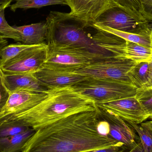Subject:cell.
<instances>
[{"label":"cell","instance_id":"4dcf8cb0","mask_svg":"<svg viewBox=\"0 0 152 152\" xmlns=\"http://www.w3.org/2000/svg\"><path fill=\"white\" fill-rule=\"evenodd\" d=\"M14 0H0V9H5L10 7V4Z\"/></svg>","mask_w":152,"mask_h":152},{"label":"cell","instance_id":"8992f818","mask_svg":"<svg viewBox=\"0 0 152 152\" xmlns=\"http://www.w3.org/2000/svg\"><path fill=\"white\" fill-rule=\"evenodd\" d=\"M137 63L112 55L71 72L89 78L119 80L133 86L127 74Z\"/></svg>","mask_w":152,"mask_h":152},{"label":"cell","instance_id":"5bb4252c","mask_svg":"<svg viewBox=\"0 0 152 152\" xmlns=\"http://www.w3.org/2000/svg\"><path fill=\"white\" fill-rule=\"evenodd\" d=\"M4 79L5 85L10 93L18 90L46 93L48 89L34 74H4Z\"/></svg>","mask_w":152,"mask_h":152},{"label":"cell","instance_id":"d4e9b609","mask_svg":"<svg viewBox=\"0 0 152 152\" xmlns=\"http://www.w3.org/2000/svg\"><path fill=\"white\" fill-rule=\"evenodd\" d=\"M129 14L140 22H148L140 13L141 6L138 0H121Z\"/></svg>","mask_w":152,"mask_h":152},{"label":"cell","instance_id":"ba28073f","mask_svg":"<svg viewBox=\"0 0 152 152\" xmlns=\"http://www.w3.org/2000/svg\"><path fill=\"white\" fill-rule=\"evenodd\" d=\"M70 8L69 14L88 26H94L96 19L113 7H118L129 14L121 0H65Z\"/></svg>","mask_w":152,"mask_h":152},{"label":"cell","instance_id":"4316f807","mask_svg":"<svg viewBox=\"0 0 152 152\" xmlns=\"http://www.w3.org/2000/svg\"><path fill=\"white\" fill-rule=\"evenodd\" d=\"M141 4L140 13L148 22L152 21V0H138Z\"/></svg>","mask_w":152,"mask_h":152},{"label":"cell","instance_id":"5b68a950","mask_svg":"<svg viewBox=\"0 0 152 152\" xmlns=\"http://www.w3.org/2000/svg\"><path fill=\"white\" fill-rule=\"evenodd\" d=\"M72 86L96 104L135 96L137 90L134 86L119 80L89 77Z\"/></svg>","mask_w":152,"mask_h":152},{"label":"cell","instance_id":"e0dca14e","mask_svg":"<svg viewBox=\"0 0 152 152\" xmlns=\"http://www.w3.org/2000/svg\"><path fill=\"white\" fill-rule=\"evenodd\" d=\"M35 131L33 129L8 137L0 138V152H22L27 142Z\"/></svg>","mask_w":152,"mask_h":152},{"label":"cell","instance_id":"4fadbf2b","mask_svg":"<svg viewBox=\"0 0 152 152\" xmlns=\"http://www.w3.org/2000/svg\"><path fill=\"white\" fill-rule=\"evenodd\" d=\"M44 86L49 88L73 86L88 78L69 71L42 68L34 74Z\"/></svg>","mask_w":152,"mask_h":152},{"label":"cell","instance_id":"e575fe53","mask_svg":"<svg viewBox=\"0 0 152 152\" xmlns=\"http://www.w3.org/2000/svg\"><path fill=\"white\" fill-rule=\"evenodd\" d=\"M149 119H151V120H152V115H151V116H150V117H149Z\"/></svg>","mask_w":152,"mask_h":152},{"label":"cell","instance_id":"2e32d148","mask_svg":"<svg viewBox=\"0 0 152 152\" xmlns=\"http://www.w3.org/2000/svg\"><path fill=\"white\" fill-rule=\"evenodd\" d=\"M94 26L97 29L112 34L125 41L137 44L148 49L152 50V31L142 34H133L122 32L113 29L102 25L94 24Z\"/></svg>","mask_w":152,"mask_h":152},{"label":"cell","instance_id":"f1b7e54d","mask_svg":"<svg viewBox=\"0 0 152 152\" xmlns=\"http://www.w3.org/2000/svg\"><path fill=\"white\" fill-rule=\"evenodd\" d=\"M149 74L148 81L143 87L142 88L151 87L152 86V58L149 61Z\"/></svg>","mask_w":152,"mask_h":152},{"label":"cell","instance_id":"277c9868","mask_svg":"<svg viewBox=\"0 0 152 152\" xmlns=\"http://www.w3.org/2000/svg\"><path fill=\"white\" fill-rule=\"evenodd\" d=\"M47 57L42 68L72 72L93 62L110 57L77 46L62 44L49 39Z\"/></svg>","mask_w":152,"mask_h":152},{"label":"cell","instance_id":"ac0fdd59","mask_svg":"<svg viewBox=\"0 0 152 152\" xmlns=\"http://www.w3.org/2000/svg\"><path fill=\"white\" fill-rule=\"evenodd\" d=\"M149 74V62L137 64L127 74L133 86L137 89L142 88L148 81Z\"/></svg>","mask_w":152,"mask_h":152},{"label":"cell","instance_id":"d6986e66","mask_svg":"<svg viewBox=\"0 0 152 152\" xmlns=\"http://www.w3.org/2000/svg\"><path fill=\"white\" fill-rule=\"evenodd\" d=\"M14 3L10 5V9L15 12L18 9L26 10L32 8H41L49 5H67L65 0H14Z\"/></svg>","mask_w":152,"mask_h":152},{"label":"cell","instance_id":"52a82bcc","mask_svg":"<svg viewBox=\"0 0 152 152\" xmlns=\"http://www.w3.org/2000/svg\"><path fill=\"white\" fill-rule=\"evenodd\" d=\"M46 43L30 46L1 65L4 75L34 74L42 68L47 57Z\"/></svg>","mask_w":152,"mask_h":152},{"label":"cell","instance_id":"ffe728a7","mask_svg":"<svg viewBox=\"0 0 152 152\" xmlns=\"http://www.w3.org/2000/svg\"><path fill=\"white\" fill-rule=\"evenodd\" d=\"M29 128L18 121L0 120V138L21 134Z\"/></svg>","mask_w":152,"mask_h":152},{"label":"cell","instance_id":"1f68e13d","mask_svg":"<svg viewBox=\"0 0 152 152\" xmlns=\"http://www.w3.org/2000/svg\"><path fill=\"white\" fill-rule=\"evenodd\" d=\"M141 125L152 131V120L145 121L141 123Z\"/></svg>","mask_w":152,"mask_h":152},{"label":"cell","instance_id":"836d02e7","mask_svg":"<svg viewBox=\"0 0 152 152\" xmlns=\"http://www.w3.org/2000/svg\"><path fill=\"white\" fill-rule=\"evenodd\" d=\"M148 28L150 30L152 31V21L149 22V23H148Z\"/></svg>","mask_w":152,"mask_h":152},{"label":"cell","instance_id":"cb8c5ba5","mask_svg":"<svg viewBox=\"0 0 152 152\" xmlns=\"http://www.w3.org/2000/svg\"><path fill=\"white\" fill-rule=\"evenodd\" d=\"M135 96L149 117L152 115V86L137 89Z\"/></svg>","mask_w":152,"mask_h":152},{"label":"cell","instance_id":"6da1fadb","mask_svg":"<svg viewBox=\"0 0 152 152\" xmlns=\"http://www.w3.org/2000/svg\"><path fill=\"white\" fill-rule=\"evenodd\" d=\"M100 119L99 110L63 118L35 131L21 152H85L123 145L99 134Z\"/></svg>","mask_w":152,"mask_h":152},{"label":"cell","instance_id":"603a6c76","mask_svg":"<svg viewBox=\"0 0 152 152\" xmlns=\"http://www.w3.org/2000/svg\"><path fill=\"white\" fill-rule=\"evenodd\" d=\"M4 10L0 9V35L5 38H10L17 42H21L19 32L13 26H11L6 21Z\"/></svg>","mask_w":152,"mask_h":152},{"label":"cell","instance_id":"44dd1931","mask_svg":"<svg viewBox=\"0 0 152 152\" xmlns=\"http://www.w3.org/2000/svg\"><path fill=\"white\" fill-rule=\"evenodd\" d=\"M32 45L17 44L0 47V66Z\"/></svg>","mask_w":152,"mask_h":152},{"label":"cell","instance_id":"f546056e","mask_svg":"<svg viewBox=\"0 0 152 152\" xmlns=\"http://www.w3.org/2000/svg\"><path fill=\"white\" fill-rule=\"evenodd\" d=\"M128 152H145V151L142 143L140 141H139L138 143L134 148L128 151Z\"/></svg>","mask_w":152,"mask_h":152},{"label":"cell","instance_id":"484cf974","mask_svg":"<svg viewBox=\"0 0 152 152\" xmlns=\"http://www.w3.org/2000/svg\"><path fill=\"white\" fill-rule=\"evenodd\" d=\"M10 94L5 85L4 74L0 66V117L9 100Z\"/></svg>","mask_w":152,"mask_h":152},{"label":"cell","instance_id":"9c48e42d","mask_svg":"<svg viewBox=\"0 0 152 152\" xmlns=\"http://www.w3.org/2000/svg\"><path fill=\"white\" fill-rule=\"evenodd\" d=\"M99 111L117 116L127 123L141 124L149 119L135 96L96 104Z\"/></svg>","mask_w":152,"mask_h":152},{"label":"cell","instance_id":"3957f363","mask_svg":"<svg viewBox=\"0 0 152 152\" xmlns=\"http://www.w3.org/2000/svg\"><path fill=\"white\" fill-rule=\"evenodd\" d=\"M49 39L62 44L77 46L104 55H112L100 47L94 40L93 34L87 29L89 26L69 13L51 11L46 18Z\"/></svg>","mask_w":152,"mask_h":152},{"label":"cell","instance_id":"30bf717a","mask_svg":"<svg viewBox=\"0 0 152 152\" xmlns=\"http://www.w3.org/2000/svg\"><path fill=\"white\" fill-rule=\"evenodd\" d=\"M148 22H140L118 7L105 11L96 20L94 24L102 25L127 33L142 34L150 31Z\"/></svg>","mask_w":152,"mask_h":152},{"label":"cell","instance_id":"d6a6232c","mask_svg":"<svg viewBox=\"0 0 152 152\" xmlns=\"http://www.w3.org/2000/svg\"><path fill=\"white\" fill-rule=\"evenodd\" d=\"M7 43H8V42H7V40L4 38L2 36L0 35V46H1V47L6 45Z\"/></svg>","mask_w":152,"mask_h":152},{"label":"cell","instance_id":"7402d4cb","mask_svg":"<svg viewBox=\"0 0 152 152\" xmlns=\"http://www.w3.org/2000/svg\"><path fill=\"white\" fill-rule=\"evenodd\" d=\"M128 123L138 134L145 152H152V131L141 124Z\"/></svg>","mask_w":152,"mask_h":152},{"label":"cell","instance_id":"83f0119b","mask_svg":"<svg viewBox=\"0 0 152 152\" xmlns=\"http://www.w3.org/2000/svg\"><path fill=\"white\" fill-rule=\"evenodd\" d=\"M122 145L119 144L102 149H97L85 152H124L126 151Z\"/></svg>","mask_w":152,"mask_h":152},{"label":"cell","instance_id":"7a4b0ae2","mask_svg":"<svg viewBox=\"0 0 152 152\" xmlns=\"http://www.w3.org/2000/svg\"><path fill=\"white\" fill-rule=\"evenodd\" d=\"M97 110L94 101L69 86L49 88L45 99L32 109L0 120L18 121L36 131L73 114Z\"/></svg>","mask_w":152,"mask_h":152},{"label":"cell","instance_id":"8fae6325","mask_svg":"<svg viewBox=\"0 0 152 152\" xmlns=\"http://www.w3.org/2000/svg\"><path fill=\"white\" fill-rule=\"evenodd\" d=\"M100 115L109 124L108 137L123 145L126 150H131L140 141L134 129L122 119L101 112Z\"/></svg>","mask_w":152,"mask_h":152},{"label":"cell","instance_id":"7c38bea8","mask_svg":"<svg viewBox=\"0 0 152 152\" xmlns=\"http://www.w3.org/2000/svg\"><path fill=\"white\" fill-rule=\"evenodd\" d=\"M46 96L47 92L39 93L18 90L12 92L0 119L8 115L23 112L32 109L45 99Z\"/></svg>","mask_w":152,"mask_h":152},{"label":"cell","instance_id":"9a60e30c","mask_svg":"<svg viewBox=\"0 0 152 152\" xmlns=\"http://www.w3.org/2000/svg\"><path fill=\"white\" fill-rule=\"evenodd\" d=\"M20 34L21 42L27 45L46 43L48 28L45 22H39L26 26H13Z\"/></svg>","mask_w":152,"mask_h":152}]
</instances>
